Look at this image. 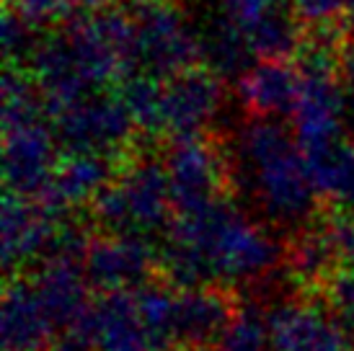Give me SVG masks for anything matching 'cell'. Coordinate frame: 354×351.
Masks as SVG:
<instances>
[{
    "instance_id": "cell-1",
    "label": "cell",
    "mask_w": 354,
    "mask_h": 351,
    "mask_svg": "<svg viewBox=\"0 0 354 351\" xmlns=\"http://www.w3.org/2000/svg\"><path fill=\"white\" fill-rule=\"evenodd\" d=\"M233 189L246 194L259 220L292 235L318 220L321 194L295 132L279 117H254L238 127L233 147Z\"/></svg>"
},
{
    "instance_id": "cell-2",
    "label": "cell",
    "mask_w": 354,
    "mask_h": 351,
    "mask_svg": "<svg viewBox=\"0 0 354 351\" xmlns=\"http://www.w3.org/2000/svg\"><path fill=\"white\" fill-rule=\"evenodd\" d=\"M135 41L129 13L88 10L47 39L29 57V73L39 88L47 114L78 98L106 91L111 83L135 75Z\"/></svg>"
},
{
    "instance_id": "cell-3",
    "label": "cell",
    "mask_w": 354,
    "mask_h": 351,
    "mask_svg": "<svg viewBox=\"0 0 354 351\" xmlns=\"http://www.w3.org/2000/svg\"><path fill=\"white\" fill-rule=\"evenodd\" d=\"M91 220L104 233L156 235L174 220V196L166 160L145 153L127 155L117 176L88 205Z\"/></svg>"
},
{
    "instance_id": "cell-4",
    "label": "cell",
    "mask_w": 354,
    "mask_h": 351,
    "mask_svg": "<svg viewBox=\"0 0 354 351\" xmlns=\"http://www.w3.org/2000/svg\"><path fill=\"white\" fill-rule=\"evenodd\" d=\"M135 62L138 70L171 78L181 70L194 68L199 52V37L194 21L171 0H138L129 13Z\"/></svg>"
},
{
    "instance_id": "cell-5",
    "label": "cell",
    "mask_w": 354,
    "mask_h": 351,
    "mask_svg": "<svg viewBox=\"0 0 354 351\" xmlns=\"http://www.w3.org/2000/svg\"><path fill=\"white\" fill-rule=\"evenodd\" d=\"M57 142L68 153H101L124 160L135 140V119L122 93L96 91L50 114Z\"/></svg>"
},
{
    "instance_id": "cell-6",
    "label": "cell",
    "mask_w": 354,
    "mask_h": 351,
    "mask_svg": "<svg viewBox=\"0 0 354 351\" xmlns=\"http://www.w3.org/2000/svg\"><path fill=\"white\" fill-rule=\"evenodd\" d=\"M174 212L197 209L233 196V163L225 145L205 135L174 140L166 153Z\"/></svg>"
},
{
    "instance_id": "cell-7",
    "label": "cell",
    "mask_w": 354,
    "mask_h": 351,
    "mask_svg": "<svg viewBox=\"0 0 354 351\" xmlns=\"http://www.w3.org/2000/svg\"><path fill=\"white\" fill-rule=\"evenodd\" d=\"M86 276L93 290H138L160 276V243L148 235L104 233L91 238L83 256Z\"/></svg>"
},
{
    "instance_id": "cell-8",
    "label": "cell",
    "mask_w": 354,
    "mask_h": 351,
    "mask_svg": "<svg viewBox=\"0 0 354 351\" xmlns=\"http://www.w3.org/2000/svg\"><path fill=\"white\" fill-rule=\"evenodd\" d=\"M225 91L220 75L209 68H187L160 78V135L171 140L205 135L220 117Z\"/></svg>"
},
{
    "instance_id": "cell-9",
    "label": "cell",
    "mask_w": 354,
    "mask_h": 351,
    "mask_svg": "<svg viewBox=\"0 0 354 351\" xmlns=\"http://www.w3.org/2000/svg\"><path fill=\"white\" fill-rule=\"evenodd\" d=\"M266 323L272 351H354L349 331L318 294L279 303Z\"/></svg>"
},
{
    "instance_id": "cell-10",
    "label": "cell",
    "mask_w": 354,
    "mask_h": 351,
    "mask_svg": "<svg viewBox=\"0 0 354 351\" xmlns=\"http://www.w3.org/2000/svg\"><path fill=\"white\" fill-rule=\"evenodd\" d=\"M238 294L227 284H199V287H176L174 315H171V339L174 346H187L197 351H212L223 336L227 323L233 321Z\"/></svg>"
},
{
    "instance_id": "cell-11",
    "label": "cell",
    "mask_w": 354,
    "mask_h": 351,
    "mask_svg": "<svg viewBox=\"0 0 354 351\" xmlns=\"http://www.w3.org/2000/svg\"><path fill=\"white\" fill-rule=\"evenodd\" d=\"M65 215L34 196L6 191L3 199V266L6 274L21 272L50 251Z\"/></svg>"
},
{
    "instance_id": "cell-12",
    "label": "cell",
    "mask_w": 354,
    "mask_h": 351,
    "mask_svg": "<svg viewBox=\"0 0 354 351\" xmlns=\"http://www.w3.org/2000/svg\"><path fill=\"white\" fill-rule=\"evenodd\" d=\"M57 328L41 305L31 276L8 274L3 292V351H52Z\"/></svg>"
},
{
    "instance_id": "cell-13",
    "label": "cell",
    "mask_w": 354,
    "mask_h": 351,
    "mask_svg": "<svg viewBox=\"0 0 354 351\" xmlns=\"http://www.w3.org/2000/svg\"><path fill=\"white\" fill-rule=\"evenodd\" d=\"M236 93L254 117H292L300 96V68L285 57H259L238 75Z\"/></svg>"
},
{
    "instance_id": "cell-14",
    "label": "cell",
    "mask_w": 354,
    "mask_h": 351,
    "mask_svg": "<svg viewBox=\"0 0 354 351\" xmlns=\"http://www.w3.org/2000/svg\"><path fill=\"white\" fill-rule=\"evenodd\" d=\"M37 272L31 274L34 290L55 328H65L91 305L88 276L83 258L68 254H47L39 258Z\"/></svg>"
},
{
    "instance_id": "cell-15",
    "label": "cell",
    "mask_w": 354,
    "mask_h": 351,
    "mask_svg": "<svg viewBox=\"0 0 354 351\" xmlns=\"http://www.w3.org/2000/svg\"><path fill=\"white\" fill-rule=\"evenodd\" d=\"M119 163L122 160L101 153H68L57 160L50 186L39 199L62 215L91 205L101 189L117 176Z\"/></svg>"
},
{
    "instance_id": "cell-16",
    "label": "cell",
    "mask_w": 354,
    "mask_h": 351,
    "mask_svg": "<svg viewBox=\"0 0 354 351\" xmlns=\"http://www.w3.org/2000/svg\"><path fill=\"white\" fill-rule=\"evenodd\" d=\"M194 26L202 59H207L205 65L220 78H238L251 65V57H256L243 26L230 16L223 0L212 3L199 21H194Z\"/></svg>"
},
{
    "instance_id": "cell-17",
    "label": "cell",
    "mask_w": 354,
    "mask_h": 351,
    "mask_svg": "<svg viewBox=\"0 0 354 351\" xmlns=\"http://www.w3.org/2000/svg\"><path fill=\"white\" fill-rule=\"evenodd\" d=\"M93 318L99 333V351H156L140 318L132 290L101 292L93 300Z\"/></svg>"
},
{
    "instance_id": "cell-18",
    "label": "cell",
    "mask_w": 354,
    "mask_h": 351,
    "mask_svg": "<svg viewBox=\"0 0 354 351\" xmlns=\"http://www.w3.org/2000/svg\"><path fill=\"white\" fill-rule=\"evenodd\" d=\"M285 245V266L290 269V276L300 284L303 292L315 294L328 282V276L339 269L334 245L328 240L321 217L290 235Z\"/></svg>"
},
{
    "instance_id": "cell-19",
    "label": "cell",
    "mask_w": 354,
    "mask_h": 351,
    "mask_svg": "<svg viewBox=\"0 0 354 351\" xmlns=\"http://www.w3.org/2000/svg\"><path fill=\"white\" fill-rule=\"evenodd\" d=\"M305 155L324 205L336 212L354 215V142L336 140L334 145Z\"/></svg>"
},
{
    "instance_id": "cell-20",
    "label": "cell",
    "mask_w": 354,
    "mask_h": 351,
    "mask_svg": "<svg viewBox=\"0 0 354 351\" xmlns=\"http://www.w3.org/2000/svg\"><path fill=\"white\" fill-rule=\"evenodd\" d=\"M212 351H272L269 323L261 307L251 300L238 305L233 321L227 323Z\"/></svg>"
},
{
    "instance_id": "cell-21",
    "label": "cell",
    "mask_w": 354,
    "mask_h": 351,
    "mask_svg": "<svg viewBox=\"0 0 354 351\" xmlns=\"http://www.w3.org/2000/svg\"><path fill=\"white\" fill-rule=\"evenodd\" d=\"M6 3L10 10H16L34 26H47V23H57L78 13L104 8L106 0H6Z\"/></svg>"
},
{
    "instance_id": "cell-22",
    "label": "cell",
    "mask_w": 354,
    "mask_h": 351,
    "mask_svg": "<svg viewBox=\"0 0 354 351\" xmlns=\"http://www.w3.org/2000/svg\"><path fill=\"white\" fill-rule=\"evenodd\" d=\"M287 3L303 29H310L313 34H324V37H334L346 8L352 6L349 0H287Z\"/></svg>"
},
{
    "instance_id": "cell-23",
    "label": "cell",
    "mask_w": 354,
    "mask_h": 351,
    "mask_svg": "<svg viewBox=\"0 0 354 351\" xmlns=\"http://www.w3.org/2000/svg\"><path fill=\"white\" fill-rule=\"evenodd\" d=\"M315 294L328 305L346 331L354 333V269H336Z\"/></svg>"
},
{
    "instance_id": "cell-24",
    "label": "cell",
    "mask_w": 354,
    "mask_h": 351,
    "mask_svg": "<svg viewBox=\"0 0 354 351\" xmlns=\"http://www.w3.org/2000/svg\"><path fill=\"white\" fill-rule=\"evenodd\" d=\"M34 29L37 26L31 21H26L16 10L8 8L6 21H3V49H6L8 65H16V62H24V59L31 57V52H34L37 41H39Z\"/></svg>"
},
{
    "instance_id": "cell-25",
    "label": "cell",
    "mask_w": 354,
    "mask_h": 351,
    "mask_svg": "<svg viewBox=\"0 0 354 351\" xmlns=\"http://www.w3.org/2000/svg\"><path fill=\"white\" fill-rule=\"evenodd\" d=\"M321 222H324L328 240L334 245L339 269H354V215L328 209L321 215Z\"/></svg>"
},
{
    "instance_id": "cell-26",
    "label": "cell",
    "mask_w": 354,
    "mask_h": 351,
    "mask_svg": "<svg viewBox=\"0 0 354 351\" xmlns=\"http://www.w3.org/2000/svg\"><path fill=\"white\" fill-rule=\"evenodd\" d=\"M223 6L230 10V16L246 29L259 19H264L274 10L285 8V0H223Z\"/></svg>"
},
{
    "instance_id": "cell-27",
    "label": "cell",
    "mask_w": 354,
    "mask_h": 351,
    "mask_svg": "<svg viewBox=\"0 0 354 351\" xmlns=\"http://www.w3.org/2000/svg\"><path fill=\"white\" fill-rule=\"evenodd\" d=\"M339 75H342V86H344V98H346V122L354 127V41L342 49Z\"/></svg>"
},
{
    "instance_id": "cell-28",
    "label": "cell",
    "mask_w": 354,
    "mask_h": 351,
    "mask_svg": "<svg viewBox=\"0 0 354 351\" xmlns=\"http://www.w3.org/2000/svg\"><path fill=\"white\" fill-rule=\"evenodd\" d=\"M166 351H197V349H187V346H171V349Z\"/></svg>"
},
{
    "instance_id": "cell-29",
    "label": "cell",
    "mask_w": 354,
    "mask_h": 351,
    "mask_svg": "<svg viewBox=\"0 0 354 351\" xmlns=\"http://www.w3.org/2000/svg\"><path fill=\"white\" fill-rule=\"evenodd\" d=\"M349 3H352V6H354V0H349Z\"/></svg>"
}]
</instances>
